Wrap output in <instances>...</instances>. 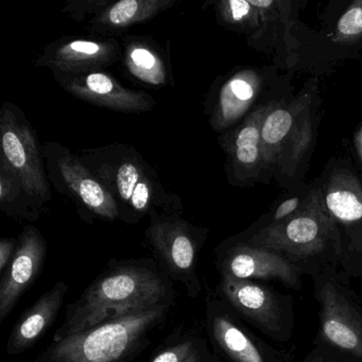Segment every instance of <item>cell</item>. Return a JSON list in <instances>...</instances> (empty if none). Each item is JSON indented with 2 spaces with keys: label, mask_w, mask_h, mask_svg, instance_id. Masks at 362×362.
Instances as JSON below:
<instances>
[{
  "label": "cell",
  "mask_w": 362,
  "mask_h": 362,
  "mask_svg": "<svg viewBox=\"0 0 362 362\" xmlns=\"http://www.w3.org/2000/svg\"><path fill=\"white\" fill-rule=\"evenodd\" d=\"M175 0H120L111 3L88 22L92 33H117L147 22L170 9Z\"/></svg>",
  "instance_id": "cell-16"
},
{
  "label": "cell",
  "mask_w": 362,
  "mask_h": 362,
  "mask_svg": "<svg viewBox=\"0 0 362 362\" xmlns=\"http://www.w3.org/2000/svg\"><path fill=\"white\" fill-rule=\"evenodd\" d=\"M319 305V327L313 345L332 351L342 362H362V306L342 269L313 279Z\"/></svg>",
  "instance_id": "cell-3"
},
{
  "label": "cell",
  "mask_w": 362,
  "mask_h": 362,
  "mask_svg": "<svg viewBox=\"0 0 362 362\" xmlns=\"http://www.w3.org/2000/svg\"><path fill=\"white\" fill-rule=\"evenodd\" d=\"M46 250L47 245L41 233L33 226H26L0 283V322L5 321L37 279L45 260Z\"/></svg>",
  "instance_id": "cell-13"
},
{
  "label": "cell",
  "mask_w": 362,
  "mask_h": 362,
  "mask_svg": "<svg viewBox=\"0 0 362 362\" xmlns=\"http://www.w3.org/2000/svg\"><path fill=\"white\" fill-rule=\"evenodd\" d=\"M167 310H151L109 320L99 325L54 341L46 349L44 362H117L131 353Z\"/></svg>",
  "instance_id": "cell-4"
},
{
  "label": "cell",
  "mask_w": 362,
  "mask_h": 362,
  "mask_svg": "<svg viewBox=\"0 0 362 362\" xmlns=\"http://www.w3.org/2000/svg\"><path fill=\"white\" fill-rule=\"evenodd\" d=\"M200 361V359H199V354L197 353L194 349H192V351H190L189 355L187 356V357L185 358V360H184L183 362H199Z\"/></svg>",
  "instance_id": "cell-32"
},
{
  "label": "cell",
  "mask_w": 362,
  "mask_h": 362,
  "mask_svg": "<svg viewBox=\"0 0 362 362\" xmlns=\"http://www.w3.org/2000/svg\"><path fill=\"white\" fill-rule=\"evenodd\" d=\"M76 154L115 199L124 221H137L158 207L166 213L181 209L180 197L165 189L156 171L133 146L113 144Z\"/></svg>",
  "instance_id": "cell-2"
},
{
  "label": "cell",
  "mask_w": 362,
  "mask_h": 362,
  "mask_svg": "<svg viewBox=\"0 0 362 362\" xmlns=\"http://www.w3.org/2000/svg\"><path fill=\"white\" fill-rule=\"evenodd\" d=\"M0 209L8 215L28 217L30 214L37 218L40 211L25 192L22 180L13 169L0 156Z\"/></svg>",
  "instance_id": "cell-19"
},
{
  "label": "cell",
  "mask_w": 362,
  "mask_h": 362,
  "mask_svg": "<svg viewBox=\"0 0 362 362\" xmlns=\"http://www.w3.org/2000/svg\"><path fill=\"white\" fill-rule=\"evenodd\" d=\"M302 362H342L334 354L319 345H313V349L307 354Z\"/></svg>",
  "instance_id": "cell-29"
},
{
  "label": "cell",
  "mask_w": 362,
  "mask_h": 362,
  "mask_svg": "<svg viewBox=\"0 0 362 362\" xmlns=\"http://www.w3.org/2000/svg\"><path fill=\"white\" fill-rule=\"evenodd\" d=\"M221 275L247 281H274L300 291L303 274L281 254L250 243H234L219 256Z\"/></svg>",
  "instance_id": "cell-10"
},
{
  "label": "cell",
  "mask_w": 362,
  "mask_h": 362,
  "mask_svg": "<svg viewBox=\"0 0 362 362\" xmlns=\"http://www.w3.org/2000/svg\"><path fill=\"white\" fill-rule=\"evenodd\" d=\"M119 56L116 40L65 39L46 46L35 61L37 67L66 74L101 71Z\"/></svg>",
  "instance_id": "cell-12"
},
{
  "label": "cell",
  "mask_w": 362,
  "mask_h": 362,
  "mask_svg": "<svg viewBox=\"0 0 362 362\" xmlns=\"http://www.w3.org/2000/svg\"><path fill=\"white\" fill-rule=\"evenodd\" d=\"M67 289L66 284L60 281L23 313L14 325L8 341L7 351L9 355L20 354L25 349H30L52 326L64 302Z\"/></svg>",
  "instance_id": "cell-15"
},
{
  "label": "cell",
  "mask_w": 362,
  "mask_h": 362,
  "mask_svg": "<svg viewBox=\"0 0 362 362\" xmlns=\"http://www.w3.org/2000/svg\"><path fill=\"white\" fill-rule=\"evenodd\" d=\"M292 127V116L285 110H277L267 118L262 128V139L269 145L279 143Z\"/></svg>",
  "instance_id": "cell-22"
},
{
  "label": "cell",
  "mask_w": 362,
  "mask_h": 362,
  "mask_svg": "<svg viewBox=\"0 0 362 362\" xmlns=\"http://www.w3.org/2000/svg\"><path fill=\"white\" fill-rule=\"evenodd\" d=\"M253 95V88L247 80L240 77L230 79L220 92L219 100L211 117V126L224 128L236 120Z\"/></svg>",
  "instance_id": "cell-18"
},
{
  "label": "cell",
  "mask_w": 362,
  "mask_h": 362,
  "mask_svg": "<svg viewBox=\"0 0 362 362\" xmlns=\"http://www.w3.org/2000/svg\"><path fill=\"white\" fill-rule=\"evenodd\" d=\"M249 3L250 5L254 6V7L267 8L272 5L273 1H271V0H259V1L252 0V1H249Z\"/></svg>",
  "instance_id": "cell-31"
},
{
  "label": "cell",
  "mask_w": 362,
  "mask_h": 362,
  "mask_svg": "<svg viewBox=\"0 0 362 362\" xmlns=\"http://www.w3.org/2000/svg\"><path fill=\"white\" fill-rule=\"evenodd\" d=\"M0 135L1 158L22 180L25 192L40 211L52 199L45 162L35 128L13 103H5L1 107Z\"/></svg>",
  "instance_id": "cell-7"
},
{
  "label": "cell",
  "mask_w": 362,
  "mask_h": 362,
  "mask_svg": "<svg viewBox=\"0 0 362 362\" xmlns=\"http://www.w3.org/2000/svg\"><path fill=\"white\" fill-rule=\"evenodd\" d=\"M168 286L160 274L143 267H120L101 275L67 309L54 341L109 320L151 310L165 305Z\"/></svg>",
  "instance_id": "cell-1"
},
{
  "label": "cell",
  "mask_w": 362,
  "mask_h": 362,
  "mask_svg": "<svg viewBox=\"0 0 362 362\" xmlns=\"http://www.w3.org/2000/svg\"><path fill=\"white\" fill-rule=\"evenodd\" d=\"M211 338L228 362H292L293 349H277L245 327L226 302L211 303L209 315Z\"/></svg>",
  "instance_id": "cell-9"
},
{
  "label": "cell",
  "mask_w": 362,
  "mask_h": 362,
  "mask_svg": "<svg viewBox=\"0 0 362 362\" xmlns=\"http://www.w3.org/2000/svg\"><path fill=\"white\" fill-rule=\"evenodd\" d=\"M341 269L362 283V236L354 237L351 243L343 247Z\"/></svg>",
  "instance_id": "cell-23"
},
{
  "label": "cell",
  "mask_w": 362,
  "mask_h": 362,
  "mask_svg": "<svg viewBox=\"0 0 362 362\" xmlns=\"http://www.w3.org/2000/svg\"><path fill=\"white\" fill-rule=\"evenodd\" d=\"M168 214L160 216L158 209L150 214L151 226L148 235L166 266L175 274L188 276L194 272L198 252L194 228Z\"/></svg>",
  "instance_id": "cell-14"
},
{
  "label": "cell",
  "mask_w": 362,
  "mask_h": 362,
  "mask_svg": "<svg viewBox=\"0 0 362 362\" xmlns=\"http://www.w3.org/2000/svg\"><path fill=\"white\" fill-rule=\"evenodd\" d=\"M330 213L343 222H355L362 219V202L347 190L332 192L326 197Z\"/></svg>",
  "instance_id": "cell-20"
},
{
  "label": "cell",
  "mask_w": 362,
  "mask_h": 362,
  "mask_svg": "<svg viewBox=\"0 0 362 362\" xmlns=\"http://www.w3.org/2000/svg\"><path fill=\"white\" fill-rule=\"evenodd\" d=\"M298 204H300V200L298 198L289 199V200L281 203L275 211L274 216H273V221H281V220L285 219L290 214L296 211Z\"/></svg>",
  "instance_id": "cell-30"
},
{
  "label": "cell",
  "mask_w": 362,
  "mask_h": 362,
  "mask_svg": "<svg viewBox=\"0 0 362 362\" xmlns=\"http://www.w3.org/2000/svg\"><path fill=\"white\" fill-rule=\"evenodd\" d=\"M111 3L109 0H74L67 4L62 11L78 22H83L88 16H92L93 20Z\"/></svg>",
  "instance_id": "cell-24"
},
{
  "label": "cell",
  "mask_w": 362,
  "mask_h": 362,
  "mask_svg": "<svg viewBox=\"0 0 362 362\" xmlns=\"http://www.w3.org/2000/svg\"><path fill=\"white\" fill-rule=\"evenodd\" d=\"M59 86L86 103L122 113H145L156 99L143 90H132L103 71L66 74L52 71Z\"/></svg>",
  "instance_id": "cell-11"
},
{
  "label": "cell",
  "mask_w": 362,
  "mask_h": 362,
  "mask_svg": "<svg viewBox=\"0 0 362 362\" xmlns=\"http://www.w3.org/2000/svg\"><path fill=\"white\" fill-rule=\"evenodd\" d=\"M220 293L224 302L264 336L285 344L296 329L293 296L270 286L221 275Z\"/></svg>",
  "instance_id": "cell-6"
},
{
  "label": "cell",
  "mask_w": 362,
  "mask_h": 362,
  "mask_svg": "<svg viewBox=\"0 0 362 362\" xmlns=\"http://www.w3.org/2000/svg\"><path fill=\"white\" fill-rule=\"evenodd\" d=\"M16 243L14 239L4 238L0 241V272L4 274L6 269L9 266L13 258L16 249Z\"/></svg>",
  "instance_id": "cell-28"
},
{
  "label": "cell",
  "mask_w": 362,
  "mask_h": 362,
  "mask_svg": "<svg viewBox=\"0 0 362 362\" xmlns=\"http://www.w3.org/2000/svg\"><path fill=\"white\" fill-rule=\"evenodd\" d=\"M250 243L281 254L311 279L341 268L343 247L329 228L310 216L266 230L252 237Z\"/></svg>",
  "instance_id": "cell-5"
},
{
  "label": "cell",
  "mask_w": 362,
  "mask_h": 362,
  "mask_svg": "<svg viewBox=\"0 0 362 362\" xmlns=\"http://www.w3.org/2000/svg\"><path fill=\"white\" fill-rule=\"evenodd\" d=\"M192 349V342L181 343L163 351L152 362H183Z\"/></svg>",
  "instance_id": "cell-27"
},
{
  "label": "cell",
  "mask_w": 362,
  "mask_h": 362,
  "mask_svg": "<svg viewBox=\"0 0 362 362\" xmlns=\"http://www.w3.org/2000/svg\"><path fill=\"white\" fill-rule=\"evenodd\" d=\"M48 180L54 189L103 219H120L115 199L77 154L61 144L46 143L42 147Z\"/></svg>",
  "instance_id": "cell-8"
},
{
  "label": "cell",
  "mask_w": 362,
  "mask_h": 362,
  "mask_svg": "<svg viewBox=\"0 0 362 362\" xmlns=\"http://www.w3.org/2000/svg\"><path fill=\"white\" fill-rule=\"evenodd\" d=\"M124 64L129 73L144 83L152 86L167 83L168 74L162 57L145 41L135 40L127 45Z\"/></svg>",
  "instance_id": "cell-17"
},
{
  "label": "cell",
  "mask_w": 362,
  "mask_h": 362,
  "mask_svg": "<svg viewBox=\"0 0 362 362\" xmlns=\"http://www.w3.org/2000/svg\"><path fill=\"white\" fill-rule=\"evenodd\" d=\"M251 9L249 1L228 0L221 5L222 18H228L233 23H240L249 16Z\"/></svg>",
  "instance_id": "cell-26"
},
{
  "label": "cell",
  "mask_w": 362,
  "mask_h": 362,
  "mask_svg": "<svg viewBox=\"0 0 362 362\" xmlns=\"http://www.w3.org/2000/svg\"><path fill=\"white\" fill-rule=\"evenodd\" d=\"M338 30L344 35L362 33V8H351L338 23Z\"/></svg>",
  "instance_id": "cell-25"
},
{
  "label": "cell",
  "mask_w": 362,
  "mask_h": 362,
  "mask_svg": "<svg viewBox=\"0 0 362 362\" xmlns=\"http://www.w3.org/2000/svg\"><path fill=\"white\" fill-rule=\"evenodd\" d=\"M262 135L259 134L257 124L254 122H249L245 124L235 141V158L239 165L250 166L257 160L259 156V139Z\"/></svg>",
  "instance_id": "cell-21"
}]
</instances>
